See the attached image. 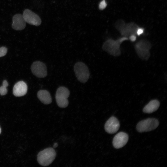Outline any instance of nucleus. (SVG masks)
<instances>
[{
  "label": "nucleus",
  "mask_w": 167,
  "mask_h": 167,
  "mask_svg": "<svg viewBox=\"0 0 167 167\" xmlns=\"http://www.w3.org/2000/svg\"><path fill=\"white\" fill-rule=\"evenodd\" d=\"M56 155V152L53 148H47L38 153L37 160L41 165L47 166L53 162L55 158Z\"/></svg>",
  "instance_id": "obj_1"
},
{
  "label": "nucleus",
  "mask_w": 167,
  "mask_h": 167,
  "mask_svg": "<svg viewBox=\"0 0 167 167\" xmlns=\"http://www.w3.org/2000/svg\"><path fill=\"white\" fill-rule=\"evenodd\" d=\"M74 71L78 80L82 83L86 82L90 75L88 69L84 63L78 62L74 66Z\"/></svg>",
  "instance_id": "obj_2"
},
{
  "label": "nucleus",
  "mask_w": 167,
  "mask_h": 167,
  "mask_svg": "<svg viewBox=\"0 0 167 167\" xmlns=\"http://www.w3.org/2000/svg\"><path fill=\"white\" fill-rule=\"evenodd\" d=\"M70 94L69 90L65 87L61 86L58 88L56 92L55 99L59 107L64 108L68 105L69 102L67 98Z\"/></svg>",
  "instance_id": "obj_3"
},
{
  "label": "nucleus",
  "mask_w": 167,
  "mask_h": 167,
  "mask_svg": "<svg viewBox=\"0 0 167 167\" xmlns=\"http://www.w3.org/2000/svg\"><path fill=\"white\" fill-rule=\"evenodd\" d=\"M159 125V122L156 119L148 118L139 122L136 128L140 132L151 131L156 129Z\"/></svg>",
  "instance_id": "obj_4"
},
{
  "label": "nucleus",
  "mask_w": 167,
  "mask_h": 167,
  "mask_svg": "<svg viewBox=\"0 0 167 167\" xmlns=\"http://www.w3.org/2000/svg\"><path fill=\"white\" fill-rule=\"evenodd\" d=\"M126 37H123L117 41L109 40L105 41L102 46L105 51L113 55H118L120 53L119 46L120 43L123 41L127 40Z\"/></svg>",
  "instance_id": "obj_5"
},
{
  "label": "nucleus",
  "mask_w": 167,
  "mask_h": 167,
  "mask_svg": "<svg viewBox=\"0 0 167 167\" xmlns=\"http://www.w3.org/2000/svg\"><path fill=\"white\" fill-rule=\"evenodd\" d=\"M31 70L32 73L38 78L45 77L47 74L46 65L40 61L34 62L32 65Z\"/></svg>",
  "instance_id": "obj_6"
},
{
  "label": "nucleus",
  "mask_w": 167,
  "mask_h": 167,
  "mask_svg": "<svg viewBox=\"0 0 167 167\" xmlns=\"http://www.w3.org/2000/svg\"><path fill=\"white\" fill-rule=\"evenodd\" d=\"M23 15L26 22L29 24L38 26L41 23V20L39 16L29 9L25 10Z\"/></svg>",
  "instance_id": "obj_7"
},
{
  "label": "nucleus",
  "mask_w": 167,
  "mask_h": 167,
  "mask_svg": "<svg viewBox=\"0 0 167 167\" xmlns=\"http://www.w3.org/2000/svg\"><path fill=\"white\" fill-rule=\"evenodd\" d=\"M129 137L128 135L123 132H119L114 137L113 144L114 148L118 149L124 146L127 143Z\"/></svg>",
  "instance_id": "obj_8"
},
{
  "label": "nucleus",
  "mask_w": 167,
  "mask_h": 167,
  "mask_svg": "<svg viewBox=\"0 0 167 167\" xmlns=\"http://www.w3.org/2000/svg\"><path fill=\"white\" fill-rule=\"evenodd\" d=\"M150 46V44L147 41L142 40L137 43L135 48L139 55L145 59L148 58L149 56V50Z\"/></svg>",
  "instance_id": "obj_9"
},
{
  "label": "nucleus",
  "mask_w": 167,
  "mask_h": 167,
  "mask_svg": "<svg viewBox=\"0 0 167 167\" xmlns=\"http://www.w3.org/2000/svg\"><path fill=\"white\" fill-rule=\"evenodd\" d=\"M120 127V123L118 119L115 117H111L106 122L105 129L107 133L113 134L116 132Z\"/></svg>",
  "instance_id": "obj_10"
},
{
  "label": "nucleus",
  "mask_w": 167,
  "mask_h": 167,
  "mask_svg": "<svg viewBox=\"0 0 167 167\" xmlns=\"http://www.w3.org/2000/svg\"><path fill=\"white\" fill-rule=\"evenodd\" d=\"M28 86L23 81H19L14 85L13 92L14 95L17 97L25 95L27 92Z\"/></svg>",
  "instance_id": "obj_11"
},
{
  "label": "nucleus",
  "mask_w": 167,
  "mask_h": 167,
  "mask_svg": "<svg viewBox=\"0 0 167 167\" xmlns=\"http://www.w3.org/2000/svg\"><path fill=\"white\" fill-rule=\"evenodd\" d=\"M12 28L16 30H20L24 28L26 26L25 21L23 15L20 14L14 15L12 19Z\"/></svg>",
  "instance_id": "obj_12"
},
{
  "label": "nucleus",
  "mask_w": 167,
  "mask_h": 167,
  "mask_svg": "<svg viewBox=\"0 0 167 167\" xmlns=\"http://www.w3.org/2000/svg\"><path fill=\"white\" fill-rule=\"evenodd\" d=\"M122 28H120V31L122 34L123 35L127 36L129 35H135L137 29L139 28L135 24L131 23L123 26Z\"/></svg>",
  "instance_id": "obj_13"
},
{
  "label": "nucleus",
  "mask_w": 167,
  "mask_h": 167,
  "mask_svg": "<svg viewBox=\"0 0 167 167\" xmlns=\"http://www.w3.org/2000/svg\"><path fill=\"white\" fill-rule=\"evenodd\" d=\"M37 96L39 100L43 104L48 105L52 102V99L49 92L47 90H39L37 92Z\"/></svg>",
  "instance_id": "obj_14"
},
{
  "label": "nucleus",
  "mask_w": 167,
  "mask_h": 167,
  "mask_svg": "<svg viewBox=\"0 0 167 167\" xmlns=\"http://www.w3.org/2000/svg\"><path fill=\"white\" fill-rule=\"evenodd\" d=\"M160 102L156 100L151 101L145 106L143 109V111L146 113H151L156 111L160 106Z\"/></svg>",
  "instance_id": "obj_15"
},
{
  "label": "nucleus",
  "mask_w": 167,
  "mask_h": 167,
  "mask_svg": "<svg viewBox=\"0 0 167 167\" xmlns=\"http://www.w3.org/2000/svg\"><path fill=\"white\" fill-rule=\"evenodd\" d=\"M8 84L6 80H4L2 82V85L0 87V94L1 95H4L6 94L7 92L6 87L8 86Z\"/></svg>",
  "instance_id": "obj_16"
},
{
  "label": "nucleus",
  "mask_w": 167,
  "mask_h": 167,
  "mask_svg": "<svg viewBox=\"0 0 167 167\" xmlns=\"http://www.w3.org/2000/svg\"><path fill=\"white\" fill-rule=\"evenodd\" d=\"M107 4L105 0H102L99 3V8L101 10H103L105 9L107 6Z\"/></svg>",
  "instance_id": "obj_17"
},
{
  "label": "nucleus",
  "mask_w": 167,
  "mask_h": 167,
  "mask_svg": "<svg viewBox=\"0 0 167 167\" xmlns=\"http://www.w3.org/2000/svg\"><path fill=\"white\" fill-rule=\"evenodd\" d=\"M7 49L5 47H0V57L4 56L7 52Z\"/></svg>",
  "instance_id": "obj_18"
},
{
  "label": "nucleus",
  "mask_w": 167,
  "mask_h": 167,
  "mask_svg": "<svg viewBox=\"0 0 167 167\" xmlns=\"http://www.w3.org/2000/svg\"><path fill=\"white\" fill-rule=\"evenodd\" d=\"M143 29L142 28H139L137 31L136 34L139 36L143 32Z\"/></svg>",
  "instance_id": "obj_19"
},
{
  "label": "nucleus",
  "mask_w": 167,
  "mask_h": 167,
  "mask_svg": "<svg viewBox=\"0 0 167 167\" xmlns=\"http://www.w3.org/2000/svg\"><path fill=\"white\" fill-rule=\"evenodd\" d=\"M130 39L132 41H135L136 39V36L134 35H132L130 36Z\"/></svg>",
  "instance_id": "obj_20"
},
{
  "label": "nucleus",
  "mask_w": 167,
  "mask_h": 167,
  "mask_svg": "<svg viewBox=\"0 0 167 167\" xmlns=\"http://www.w3.org/2000/svg\"><path fill=\"white\" fill-rule=\"evenodd\" d=\"M58 144L57 143H54V145H53V147L54 148H56L58 146Z\"/></svg>",
  "instance_id": "obj_21"
},
{
  "label": "nucleus",
  "mask_w": 167,
  "mask_h": 167,
  "mask_svg": "<svg viewBox=\"0 0 167 167\" xmlns=\"http://www.w3.org/2000/svg\"><path fill=\"white\" fill-rule=\"evenodd\" d=\"M1 133V128L0 127V134Z\"/></svg>",
  "instance_id": "obj_22"
}]
</instances>
